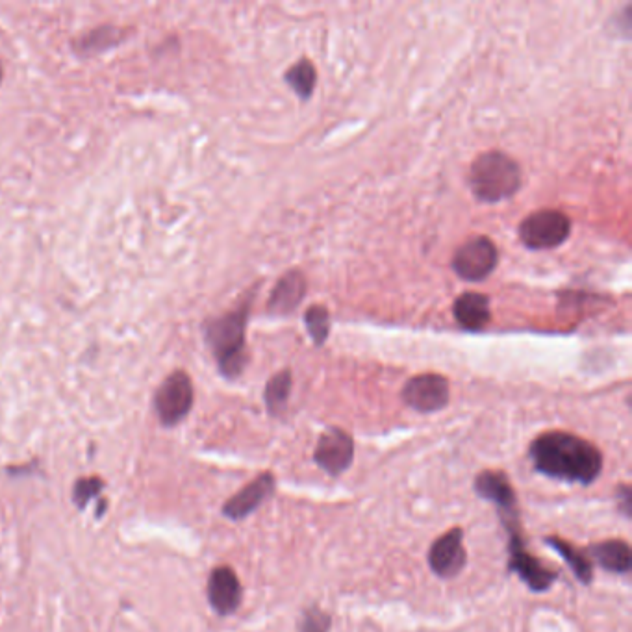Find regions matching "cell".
<instances>
[{
  "label": "cell",
  "instance_id": "ac0fdd59",
  "mask_svg": "<svg viewBox=\"0 0 632 632\" xmlns=\"http://www.w3.org/2000/svg\"><path fill=\"white\" fill-rule=\"evenodd\" d=\"M291 384H293V377H291L290 369L280 371L267 382L264 401H266L267 410L271 416H279L284 412V408L288 405V399H290Z\"/></svg>",
  "mask_w": 632,
  "mask_h": 632
},
{
  "label": "cell",
  "instance_id": "7a4b0ae2",
  "mask_svg": "<svg viewBox=\"0 0 632 632\" xmlns=\"http://www.w3.org/2000/svg\"><path fill=\"white\" fill-rule=\"evenodd\" d=\"M251 301L253 297L225 316L210 319L204 327L206 342L214 353L219 371L227 379H238L247 366L245 329L251 314Z\"/></svg>",
  "mask_w": 632,
  "mask_h": 632
},
{
  "label": "cell",
  "instance_id": "ffe728a7",
  "mask_svg": "<svg viewBox=\"0 0 632 632\" xmlns=\"http://www.w3.org/2000/svg\"><path fill=\"white\" fill-rule=\"evenodd\" d=\"M304 323H306L308 334L312 336L316 345H323L325 340L329 338L330 316L329 310L325 306H319V304L310 306L304 314Z\"/></svg>",
  "mask_w": 632,
  "mask_h": 632
},
{
  "label": "cell",
  "instance_id": "7402d4cb",
  "mask_svg": "<svg viewBox=\"0 0 632 632\" xmlns=\"http://www.w3.org/2000/svg\"><path fill=\"white\" fill-rule=\"evenodd\" d=\"M332 618L325 610L316 607H308L303 610L299 620V632H329Z\"/></svg>",
  "mask_w": 632,
  "mask_h": 632
},
{
  "label": "cell",
  "instance_id": "6da1fadb",
  "mask_svg": "<svg viewBox=\"0 0 632 632\" xmlns=\"http://www.w3.org/2000/svg\"><path fill=\"white\" fill-rule=\"evenodd\" d=\"M532 466L549 479L569 484H594L603 473L599 447L566 430H549L529 445Z\"/></svg>",
  "mask_w": 632,
  "mask_h": 632
},
{
  "label": "cell",
  "instance_id": "5bb4252c",
  "mask_svg": "<svg viewBox=\"0 0 632 632\" xmlns=\"http://www.w3.org/2000/svg\"><path fill=\"white\" fill-rule=\"evenodd\" d=\"M453 314L456 323L466 330H482L488 327L492 321V308H490V297L477 291L462 293L455 304H453Z\"/></svg>",
  "mask_w": 632,
  "mask_h": 632
},
{
  "label": "cell",
  "instance_id": "d6986e66",
  "mask_svg": "<svg viewBox=\"0 0 632 632\" xmlns=\"http://www.w3.org/2000/svg\"><path fill=\"white\" fill-rule=\"evenodd\" d=\"M286 84L290 86L303 101L310 99L314 88L317 84V71L314 64L308 58H301L295 65H291L290 69L284 75Z\"/></svg>",
  "mask_w": 632,
  "mask_h": 632
},
{
  "label": "cell",
  "instance_id": "5b68a950",
  "mask_svg": "<svg viewBox=\"0 0 632 632\" xmlns=\"http://www.w3.org/2000/svg\"><path fill=\"white\" fill-rule=\"evenodd\" d=\"M518 232L519 240L527 249L547 251L568 240L571 219L560 210H538L521 221Z\"/></svg>",
  "mask_w": 632,
  "mask_h": 632
},
{
  "label": "cell",
  "instance_id": "ba28073f",
  "mask_svg": "<svg viewBox=\"0 0 632 632\" xmlns=\"http://www.w3.org/2000/svg\"><path fill=\"white\" fill-rule=\"evenodd\" d=\"M401 397L406 406L421 414H432L449 405L451 386L449 380L438 373H423L406 380Z\"/></svg>",
  "mask_w": 632,
  "mask_h": 632
},
{
  "label": "cell",
  "instance_id": "9a60e30c",
  "mask_svg": "<svg viewBox=\"0 0 632 632\" xmlns=\"http://www.w3.org/2000/svg\"><path fill=\"white\" fill-rule=\"evenodd\" d=\"M592 562H597L603 569L618 575H627L632 568L631 545L621 538H610L605 542H597L586 549Z\"/></svg>",
  "mask_w": 632,
  "mask_h": 632
},
{
  "label": "cell",
  "instance_id": "3957f363",
  "mask_svg": "<svg viewBox=\"0 0 632 632\" xmlns=\"http://www.w3.org/2000/svg\"><path fill=\"white\" fill-rule=\"evenodd\" d=\"M468 184L482 203H501L521 188V167L505 152H482L469 167Z\"/></svg>",
  "mask_w": 632,
  "mask_h": 632
},
{
  "label": "cell",
  "instance_id": "603a6c76",
  "mask_svg": "<svg viewBox=\"0 0 632 632\" xmlns=\"http://www.w3.org/2000/svg\"><path fill=\"white\" fill-rule=\"evenodd\" d=\"M616 497H618V505H621V512H623L625 516H631V486H629V484H621V486H618Z\"/></svg>",
  "mask_w": 632,
  "mask_h": 632
},
{
  "label": "cell",
  "instance_id": "52a82bcc",
  "mask_svg": "<svg viewBox=\"0 0 632 632\" xmlns=\"http://www.w3.org/2000/svg\"><path fill=\"white\" fill-rule=\"evenodd\" d=\"M193 397L190 375L184 371L171 373L154 395V408L162 425L175 427L186 418L193 406Z\"/></svg>",
  "mask_w": 632,
  "mask_h": 632
},
{
  "label": "cell",
  "instance_id": "30bf717a",
  "mask_svg": "<svg viewBox=\"0 0 632 632\" xmlns=\"http://www.w3.org/2000/svg\"><path fill=\"white\" fill-rule=\"evenodd\" d=\"M354 458L353 436L338 427L325 430L317 440L314 462L330 477H340L351 468Z\"/></svg>",
  "mask_w": 632,
  "mask_h": 632
},
{
  "label": "cell",
  "instance_id": "8992f818",
  "mask_svg": "<svg viewBox=\"0 0 632 632\" xmlns=\"http://www.w3.org/2000/svg\"><path fill=\"white\" fill-rule=\"evenodd\" d=\"M497 262L499 251L495 243L486 236H473L456 249L451 266L460 279L481 282L492 275Z\"/></svg>",
  "mask_w": 632,
  "mask_h": 632
},
{
  "label": "cell",
  "instance_id": "9c48e42d",
  "mask_svg": "<svg viewBox=\"0 0 632 632\" xmlns=\"http://www.w3.org/2000/svg\"><path fill=\"white\" fill-rule=\"evenodd\" d=\"M468 564V551L464 547V529L453 527L434 540L429 549V566L440 579H453Z\"/></svg>",
  "mask_w": 632,
  "mask_h": 632
},
{
  "label": "cell",
  "instance_id": "277c9868",
  "mask_svg": "<svg viewBox=\"0 0 632 632\" xmlns=\"http://www.w3.org/2000/svg\"><path fill=\"white\" fill-rule=\"evenodd\" d=\"M503 525L508 532V571L516 573L534 594L551 590V586L557 582L558 573L545 568L544 562H540L529 551L519 518L505 519Z\"/></svg>",
  "mask_w": 632,
  "mask_h": 632
},
{
  "label": "cell",
  "instance_id": "4fadbf2b",
  "mask_svg": "<svg viewBox=\"0 0 632 632\" xmlns=\"http://www.w3.org/2000/svg\"><path fill=\"white\" fill-rule=\"evenodd\" d=\"M206 594L210 607L214 608L219 616H230L240 608L243 599L240 577L230 566H219L208 577Z\"/></svg>",
  "mask_w": 632,
  "mask_h": 632
},
{
  "label": "cell",
  "instance_id": "cb8c5ba5",
  "mask_svg": "<svg viewBox=\"0 0 632 632\" xmlns=\"http://www.w3.org/2000/svg\"><path fill=\"white\" fill-rule=\"evenodd\" d=\"M0 78H2V65H0Z\"/></svg>",
  "mask_w": 632,
  "mask_h": 632
},
{
  "label": "cell",
  "instance_id": "8fae6325",
  "mask_svg": "<svg viewBox=\"0 0 632 632\" xmlns=\"http://www.w3.org/2000/svg\"><path fill=\"white\" fill-rule=\"evenodd\" d=\"M473 488L481 499L492 503L499 510V518L508 519L519 516L518 493L514 490L505 471L484 469L475 477Z\"/></svg>",
  "mask_w": 632,
  "mask_h": 632
},
{
  "label": "cell",
  "instance_id": "44dd1931",
  "mask_svg": "<svg viewBox=\"0 0 632 632\" xmlns=\"http://www.w3.org/2000/svg\"><path fill=\"white\" fill-rule=\"evenodd\" d=\"M104 488V481L101 477H82L75 482L73 486V503H75L80 510L86 508L89 501L93 497H97Z\"/></svg>",
  "mask_w": 632,
  "mask_h": 632
},
{
  "label": "cell",
  "instance_id": "7c38bea8",
  "mask_svg": "<svg viewBox=\"0 0 632 632\" xmlns=\"http://www.w3.org/2000/svg\"><path fill=\"white\" fill-rule=\"evenodd\" d=\"M277 479L271 471L258 475L254 481L249 482L240 492L234 493L227 503L223 505V516L232 521H240L251 516L267 499L275 493Z\"/></svg>",
  "mask_w": 632,
  "mask_h": 632
},
{
  "label": "cell",
  "instance_id": "e0dca14e",
  "mask_svg": "<svg viewBox=\"0 0 632 632\" xmlns=\"http://www.w3.org/2000/svg\"><path fill=\"white\" fill-rule=\"evenodd\" d=\"M544 542L553 551H557L560 557L564 558V562L575 573V577L579 579V582H582L584 586H590L594 582V562L590 560L588 553L584 549L571 544V542L560 538V536H547Z\"/></svg>",
  "mask_w": 632,
  "mask_h": 632
},
{
  "label": "cell",
  "instance_id": "2e32d148",
  "mask_svg": "<svg viewBox=\"0 0 632 632\" xmlns=\"http://www.w3.org/2000/svg\"><path fill=\"white\" fill-rule=\"evenodd\" d=\"M306 293V280L299 271H290L277 282V286L271 291L267 308L271 314L286 316L293 312Z\"/></svg>",
  "mask_w": 632,
  "mask_h": 632
}]
</instances>
